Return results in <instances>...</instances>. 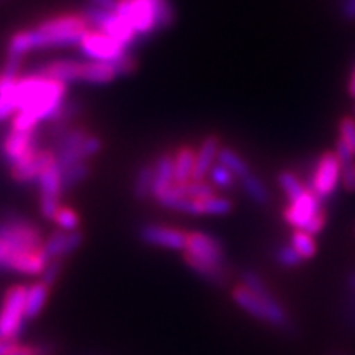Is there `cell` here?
I'll return each instance as SVG.
<instances>
[{"instance_id": "10", "label": "cell", "mask_w": 355, "mask_h": 355, "mask_svg": "<svg viewBox=\"0 0 355 355\" xmlns=\"http://www.w3.org/2000/svg\"><path fill=\"white\" fill-rule=\"evenodd\" d=\"M84 242V234L79 232V230H74V232H64V230H56L53 232L50 237L46 239L42 243L43 255L46 257V260H64L66 257L79 250V247L83 245Z\"/></svg>"}, {"instance_id": "2", "label": "cell", "mask_w": 355, "mask_h": 355, "mask_svg": "<svg viewBox=\"0 0 355 355\" xmlns=\"http://www.w3.org/2000/svg\"><path fill=\"white\" fill-rule=\"evenodd\" d=\"M26 286L8 288L0 304V340H19L26 327Z\"/></svg>"}, {"instance_id": "25", "label": "cell", "mask_w": 355, "mask_h": 355, "mask_svg": "<svg viewBox=\"0 0 355 355\" xmlns=\"http://www.w3.org/2000/svg\"><path fill=\"white\" fill-rule=\"evenodd\" d=\"M241 184H242V189L245 191L247 196L254 202L260 204V206H263V204L268 202L270 193L268 189H266V186L261 183L260 178H257L255 175H252L250 173V175L241 180Z\"/></svg>"}, {"instance_id": "4", "label": "cell", "mask_w": 355, "mask_h": 355, "mask_svg": "<svg viewBox=\"0 0 355 355\" xmlns=\"http://www.w3.org/2000/svg\"><path fill=\"white\" fill-rule=\"evenodd\" d=\"M340 183V163L334 152H324L319 157L311 178L309 189L319 201L331 198Z\"/></svg>"}, {"instance_id": "13", "label": "cell", "mask_w": 355, "mask_h": 355, "mask_svg": "<svg viewBox=\"0 0 355 355\" xmlns=\"http://www.w3.org/2000/svg\"><path fill=\"white\" fill-rule=\"evenodd\" d=\"M56 158L51 148H42L32 159L24 165L12 168V178L17 183H32L37 181L44 170L55 165Z\"/></svg>"}, {"instance_id": "24", "label": "cell", "mask_w": 355, "mask_h": 355, "mask_svg": "<svg viewBox=\"0 0 355 355\" xmlns=\"http://www.w3.org/2000/svg\"><path fill=\"white\" fill-rule=\"evenodd\" d=\"M91 175V166L87 162L76 163V165L69 166L68 170L61 171V186H63V193L76 188L83 181H86Z\"/></svg>"}, {"instance_id": "31", "label": "cell", "mask_w": 355, "mask_h": 355, "mask_svg": "<svg viewBox=\"0 0 355 355\" xmlns=\"http://www.w3.org/2000/svg\"><path fill=\"white\" fill-rule=\"evenodd\" d=\"M339 140L355 155V117L345 115L339 122Z\"/></svg>"}, {"instance_id": "41", "label": "cell", "mask_w": 355, "mask_h": 355, "mask_svg": "<svg viewBox=\"0 0 355 355\" xmlns=\"http://www.w3.org/2000/svg\"><path fill=\"white\" fill-rule=\"evenodd\" d=\"M347 91H349V96L354 97V99H355V66H354L352 73H350V78H349V83H347Z\"/></svg>"}, {"instance_id": "28", "label": "cell", "mask_w": 355, "mask_h": 355, "mask_svg": "<svg viewBox=\"0 0 355 355\" xmlns=\"http://www.w3.org/2000/svg\"><path fill=\"white\" fill-rule=\"evenodd\" d=\"M234 204L230 199L222 196H212L202 199V216H225L232 211Z\"/></svg>"}, {"instance_id": "16", "label": "cell", "mask_w": 355, "mask_h": 355, "mask_svg": "<svg viewBox=\"0 0 355 355\" xmlns=\"http://www.w3.org/2000/svg\"><path fill=\"white\" fill-rule=\"evenodd\" d=\"M117 78L114 66L110 61H87L83 63L81 68V81L87 84H96V86H102V84L112 83Z\"/></svg>"}, {"instance_id": "14", "label": "cell", "mask_w": 355, "mask_h": 355, "mask_svg": "<svg viewBox=\"0 0 355 355\" xmlns=\"http://www.w3.org/2000/svg\"><path fill=\"white\" fill-rule=\"evenodd\" d=\"M220 150V140L216 135H209L202 140L201 146L196 152V162H194L193 181H204L217 162V153Z\"/></svg>"}, {"instance_id": "5", "label": "cell", "mask_w": 355, "mask_h": 355, "mask_svg": "<svg viewBox=\"0 0 355 355\" xmlns=\"http://www.w3.org/2000/svg\"><path fill=\"white\" fill-rule=\"evenodd\" d=\"M115 13L122 17L137 35H150L158 28L157 15L150 0H119Z\"/></svg>"}, {"instance_id": "11", "label": "cell", "mask_w": 355, "mask_h": 355, "mask_svg": "<svg viewBox=\"0 0 355 355\" xmlns=\"http://www.w3.org/2000/svg\"><path fill=\"white\" fill-rule=\"evenodd\" d=\"M48 260L43 255L42 247L32 252H21V254H12L3 263L0 272H12L20 275H28V277H37L42 275L43 268L46 266Z\"/></svg>"}, {"instance_id": "8", "label": "cell", "mask_w": 355, "mask_h": 355, "mask_svg": "<svg viewBox=\"0 0 355 355\" xmlns=\"http://www.w3.org/2000/svg\"><path fill=\"white\" fill-rule=\"evenodd\" d=\"M79 50L92 61H112L119 55H122L125 48L99 30H87L79 43Z\"/></svg>"}, {"instance_id": "26", "label": "cell", "mask_w": 355, "mask_h": 355, "mask_svg": "<svg viewBox=\"0 0 355 355\" xmlns=\"http://www.w3.org/2000/svg\"><path fill=\"white\" fill-rule=\"evenodd\" d=\"M278 184L279 188H282L283 193H285V196L288 201H291V199L298 198L301 193H304V186L301 181L298 180V176L295 175V173L291 171H282L278 175Z\"/></svg>"}, {"instance_id": "30", "label": "cell", "mask_w": 355, "mask_h": 355, "mask_svg": "<svg viewBox=\"0 0 355 355\" xmlns=\"http://www.w3.org/2000/svg\"><path fill=\"white\" fill-rule=\"evenodd\" d=\"M53 220L56 222V225L60 227V230H64V232H74V230H78L79 222H81L76 211L64 206H60V209L56 211Z\"/></svg>"}, {"instance_id": "43", "label": "cell", "mask_w": 355, "mask_h": 355, "mask_svg": "<svg viewBox=\"0 0 355 355\" xmlns=\"http://www.w3.org/2000/svg\"><path fill=\"white\" fill-rule=\"evenodd\" d=\"M354 115H355V105H354Z\"/></svg>"}, {"instance_id": "23", "label": "cell", "mask_w": 355, "mask_h": 355, "mask_svg": "<svg viewBox=\"0 0 355 355\" xmlns=\"http://www.w3.org/2000/svg\"><path fill=\"white\" fill-rule=\"evenodd\" d=\"M153 176H155V170L152 165H145L140 168L139 173L135 175V180H133V186H132L133 198L139 199V201H144V199L152 196Z\"/></svg>"}, {"instance_id": "9", "label": "cell", "mask_w": 355, "mask_h": 355, "mask_svg": "<svg viewBox=\"0 0 355 355\" xmlns=\"http://www.w3.org/2000/svg\"><path fill=\"white\" fill-rule=\"evenodd\" d=\"M139 235L141 241L148 243V245L170 248V250H184L188 232L175 227H168V225L146 224L140 229Z\"/></svg>"}, {"instance_id": "3", "label": "cell", "mask_w": 355, "mask_h": 355, "mask_svg": "<svg viewBox=\"0 0 355 355\" xmlns=\"http://www.w3.org/2000/svg\"><path fill=\"white\" fill-rule=\"evenodd\" d=\"M40 132L33 130H13L3 140L2 153L10 168L20 166L32 159L40 152Z\"/></svg>"}, {"instance_id": "32", "label": "cell", "mask_w": 355, "mask_h": 355, "mask_svg": "<svg viewBox=\"0 0 355 355\" xmlns=\"http://www.w3.org/2000/svg\"><path fill=\"white\" fill-rule=\"evenodd\" d=\"M63 266H64V260H60V259H55V260H50L46 263V266L43 268L42 275H40V282L43 283V285L53 288L55 286V283L60 279L61 273H63Z\"/></svg>"}, {"instance_id": "7", "label": "cell", "mask_w": 355, "mask_h": 355, "mask_svg": "<svg viewBox=\"0 0 355 355\" xmlns=\"http://www.w3.org/2000/svg\"><path fill=\"white\" fill-rule=\"evenodd\" d=\"M184 254L202 261V263L225 266L224 247L214 235L206 232H188Z\"/></svg>"}, {"instance_id": "33", "label": "cell", "mask_w": 355, "mask_h": 355, "mask_svg": "<svg viewBox=\"0 0 355 355\" xmlns=\"http://www.w3.org/2000/svg\"><path fill=\"white\" fill-rule=\"evenodd\" d=\"M114 66L115 73H117V76H128V74H132L133 71L137 69V60L135 56L132 55V53H128L127 50L122 53V55H119L115 60L110 61Z\"/></svg>"}, {"instance_id": "42", "label": "cell", "mask_w": 355, "mask_h": 355, "mask_svg": "<svg viewBox=\"0 0 355 355\" xmlns=\"http://www.w3.org/2000/svg\"><path fill=\"white\" fill-rule=\"evenodd\" d=\"M347 288L350 291H355V272H352L349 275L347 278Z\"/></svg>"}, {"instance_id": "27", "label": "cell", "mask_w": 355, "mask_h": 355, "mask_svg": "<svg viewBox=\"0 0 355 355\" xmlns=\"http://www.w3.org/2000/svg\"><path fill=\"white\" fill-rule=\"evenodd\" d=\"M55 345L51 343L20 344L17 343L6 355H55Z\"/></svg>"}, {"instance_id": "36", "label": "cell", "mask_w": 355, "mask_h": 355, "mask_svg": "<svg viewBox=\"0 0 355 355\" xmlns=\"http://www.w3.org/2000/svg\"><path fill=\"white\" fill-rule=\"evenodd\" d=\"M102 150V141L101 139H97L94 135H87V139L84 140L83 144V152H84V157L86 158H91L97 155Z\"/></svg>"}, {"instance_id": "34", "label": "cell", "mask_w": 355, "mask_h": 355, "mask_svg": "<svg viewBox=\"0 0 355 355\" xmlns=\"http://www.w3.org/2000/svg\"><path fill=\"white\" fill-rule=\"evenodd\" d=\"M277 260H278V263L282 266H285V268H296V266H300L301 263H303V259L296 254L295 248H293L290 243H286V245H282L278 248Z\"/></svg>"}, {"instance_id": "19", "label": "cell", "mask_w": 355, "mask_h": 355, "mask_svg": "<svg viewBox=\"0 0 355 355\" xmlns=\"http://www.w3.org/2000/svg\"><path fill=\"white\" fill-rule=\"evenodd\" d=\"M51 288L43 285L42 282L33 283V285L26 286V303H25V314L26 319H35L40 316L44 306L50 298Z\"/></svg>"}, {"instance_id": "37", "label": "cell", "mask_w": 355, "mask_h": 355, "mask_svg": "<svg viewBox=\"0 0 355 355\" xmlns=\"http://www.w3.org/2000/svg\"><path fill=\"white\" fill-rule=\"evenodd\" d=\"M17 114V107L13 104L10 97H2L0 96V122L6 121V119L12 117Z\"/></svg>"}, {"instance_id": "6", "label": "cell", "mask_w": 355, "mask_h": 355, "mask_svg": "<svg viewBox=\"0 0 355 355\" xmlns=\"http://www.w3.org/2000/svg\"><path fill=\"white\" fill-rule=\"evenodd\" d=\"M322 212L321 201L309 188L304 189L298 198L288 201V206L283 209V219L291 227L298 230H306L316 217Z\"/></svg>"}, {"instance_id": "21", "label": "cell", "mask_w": 355, "mask_h": 355, "mask_svg": "<svg viewBox=\"0 0 355 355\" xmlns=\"http://www.w3.org/2000/svg\"><path fill=\"white\" fill-rule=\"evenodd\" d=\"M217 163L224 165L227 170L232 173L234 176H237L239 180H243V178L250 175V168L245 163L241 155L235 153L232 148H227V146H222L217 153Z\"/></svg>"}, {"instance_id": "18", "label": "cell", "mask_w": 355, "mask_h": 355, "mask_svg": "<svg viewBox=\"0 0 355 355\" xmlns=\"http://www.w3.org/2000/svg\"><path fill=\"white\" fill-rule=\"evenodd\" d=\"M334 153L337 155V159L340 163V181H343V188L347 193H355V155L339 139L336 141Z\"/></svg>"}, {"instance_id": "20", "label": "cell", "mask_w": 355, "mask_h": 355, "mask_svg": "<svg viewBox=\"0 0 355 355\" xmlns=\"http://www.w3.org/2000/svg\"><path fill=\"white\" fill-rule=\"evenodd\" d=\"M173 159H175V183L184 184L193 180L196 150L191 148V146H183V148L178 150Z\"/></svg>"}, {"instance_id": "29", "label": "cell", "mask_w": 355, "mask_h": 355, "mask_svg": "<svg viewBox=\"0 0 355 355\" xmlns=\"http://www.w3.org/2000/svg\"><path fill=\"white\" fill-rule=\"evenodd\" d=\"M157 15L158 28H170L175 24V8L171 6V0H150Z\"/></svg>"}, {"instance_id": "12", "label": "cell", "mask_w": 355, "mask_h": 355, "mask_svg": "<svg viewBox=\"0 0 355 355\" xmlns=\"http://www.w3.org/2000/svg\"><path fill=\"white\" fill-rule=\"evenodd\" d=\"M81 68L83 63L76 60H55L50 63L43 64L42 68H37L33 74L43 76L53 81H60L68 86L71 83L81 81Z\"/></svg>"}, {"instance_id": "15", "label": "cell", "mask_w": 355, "mask_h": 355, "mask_svg": "<svg viewBox=\"0 0 355 355\" xmlns=\"http://www.w3.org/2000/svg\"><path fill=\"white\" fill-rule=\"evenodd\" d=\"M155 176L152 186V198L155 199L158 194L165 193L175 184V159L171 153H163L153 165Z\"/></svg>"}, {"instance_id": "35", "label": "cell", "mask_w": 355, "mask_h": 355, "mask_svg": "<svg viewBox=\"0 0 355 355\" xmlns=\"http://www.w3.org/2000/svg\"><path fill=\"white\" fill-rule=\"evenodd\" d=\"M209 175H211L212 184L219 186V188H222V189L232 188L234 175L224 165H220V163H217V165L212 166Z\"/></svg>"}, {"instance_id": "22", "label": "cell", "mask_w": 355, "mask_h": 355, "mask_svg": "<svg viewBox=\"0 0 355 355\" xmlns=\"http://www.w3.org/2000/svg\"><path fill=\"white\" fill-rule=\"evenodd\" d=\"M290 245L295 248L296 254H298L303 260L313 259L318 252V243L314 241V235L306 232V230H293Z\"/></svg>"}, {"instance_id": "38", "label": "cell", "mask_w": 355, "mask_h": 355, "mask_svg": "<svg viewBox=\"0 0 355 355\" xmlns=\"http://www.w3.org/2000/svg\"><path fill=\"white\" fill-rule=\"evenodd\" d=\"M340 13L347 21H355V0H343Z\"/></svg>"}, {"instance_id": "39", "label": "cell", "mask_w": 355, "mask_h": 355, "mask_svg": "<svg viewBox=\"0 0 355 355\" xmlns=\"http://www.w3.org/2000/svg\"><path fill=\"white\" fill-rule=\"evenodd\" d=\"M89 3H91V6H94V7L102 8V10L115 12L119 0H89Z\"/></svg>"}, {"instance_id": "1", "label": "cell", "mask_w": 355, "mask_h": 355, "mask_svg": "<svg viewBox=\"0 0 355 355\" xmlns=\"http://www.w3.org/2000/svg\"><path fill=\"white\" fill-rule=\"evenodd\" d=\"M232 298L239 308L261 322L283 331L291 327L290 316L285 308L266 288L263 279L252 270H245L242 273V283L232 290Z\"/></svg>"}, {"instance_id": "40", "label": "cell", "mask_w": 355, "mask_h": 355, "mask_svg": "<svg viewBox=\"0 0 355 355\" xmlns=\"http://www.w3.org/2000/svg\"><path fill=\"white\" fill-rule=\"evenodd\" d=\"M10 255H12L10 247H8L7 243L3 242V241H0V270H2L3 263H6V260H7Z\"/></svg>"}, {"instance_id": "17", "label": "cell", "mask_w": 355, "mask_h": 355, "mask_svg": "<svg viewBox=\"0 0 355 355\" xmlns=\"http://www.w3.org/2000/svg\"><path fill=\"white\" fill-rule=\"evenodd\" d=\"M40 199L42 201H56L60 202L63 196V186H61V171L56 165L44 170L38 178Z\"/></svg>"}]
</instances>
